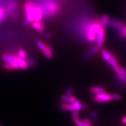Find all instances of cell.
<instances>
[{"mask_svg":"<svg viewBox=\"0 0 126 126\" xmlns=\"http://www.w3.org/2000/svg\"><path fill=\"white\" fill-rule=\"evenodd\" d=\"M94 100L98 103H104L111 101V94L107 93L96 94L94 97Z\"/></svg>","mask_w":126,"mask_h":126,"instance_id":"1","label":"cell"},{"mask_svg":"<svg viewBox=\"0 0 126 126\" xmlns=\"http://www.w3.org/2000/svg\"><path fill=\"white\" fill-rule=\"evenodd\" d=\"M105 38V31L104 29L101 28L96 34V44L98 48H100L103 45Z\"/></svg>","mask_w":126,"mask_h":126,"instance_id":"2","label":"cell"},{"mask_svg":"<svg viewBox=\"0 0 126 126\" xmlns=\"http://www.w3.org/2000/svg\"><path fill=\"white\" fill-rule=\"evenodd\" d=\"M115 71L117 74V79L121 83H126V69L121 67H118Z\"/></svg>","mask_w":126,"mask_h":126,"instance_id":"3","label":"cell"},{"mask_svg":"<svg viewBox=\"0 0 126 126\" xmlns=\"http://www.w3.org/2000/svg\"><path fill=\"white\" fill-rule=\"evenodd\" d=\"M34 21H40L43 15V11L42 8L35 5L33 11Z\"/></svg>","mask_w":126,"mask_h":126,"instance_id":"4","label":"cell"},{"mask_svg":"<svg viewBox=\"0 0 126 126\" xmlns=\"http://www.w3.org/2000/svg\"><path fill=\"white\" fill-rule=\"evenodd\" d=\"M109 24L111 26L112 29L116 30H120L125 26L124 23L117 19H112L111 21H109Z\"/></svg>","mask_w":126,"mask_h":126,"instance_id":"5","label":"cell"},{"mask_svg":"<svg viewBox=\"0 0 126 126\" xmlns=\"http://www.w3.org/2000/svg\"><path fill=\"white\" fill-rule=\"evenodd\" d=\"M17 5V4L16 1H12L7 4L6 6L5 7V10L8 15L9 14L13 13V12H14L16 9Z\"/></svg>","mask_w":126,"mask_h":126,"instance_id":"6","label":"cell"},{"mask_svg":"<svg viewBox=\"0 0 126 126\" xmlns=\"http://www.w3.org/2000/svg\"><path fill=\"white\" fill-rule=\"evenodd\" d=\"M102 28L99 23H94L90 25L88 28V33L96 34Z\"/></svg>","mask_w":126,"mask_h":126,"instance_id":"7","label":"cell"},{"mask_svg":"<svg viewBox=\"0 0 126 126\" xmlns=\"http://www.w3.org/2000/svg\"><path fill=\"white\" fill-rule=\"evenodd\" d=\"M17 56L9 54H3L2 56V60L5 63L11 64L13 62H16Z\"/></svg>","mask_w":126,"mask_h":126,"instance_id":"8","label":"cell"},{"mask_svg":"<svg viewBox=\"0 0 126 126\" xmlns=\"http://www.w3.org/2000/svg\"><path fill=\"white\" fill-rule=\"evenodd\" d=\"M35 6V3L33 1H27L24 4V11H25V13L26 14V15L32 12L34 9Z\"/></svg>","mask_w":126,"mask_h":126,"instance_id":"9","label":"cell"},{"mask_svg":"<svg viewBox=\"0 0 126 126\" xmlns=\"http://www.w3.org/2000/svg\"><path fill=\"white\" fill-rule=\"evenodd\" d=\"M60 108L64 111H70L72 112L75 111L76 110L72 104L68 102H62L60 105Z\"/></svg>","mask_w":126,"mask_h":126,"instance_id":"10","label":"cell"},{"mask_svg":"<svg viewBox=\"0 0 126 126\" xmlns=\"http://www.w3.org/2000/svg\"><path fill=\"white\" fill-rule=\"evenodd\" d=\"M16 62H17L19 67L23 69H26L29 67V63L25 60V59H22L17 56Z\"/></svg>","mask_w":126,"mask_h":126,"instance_id":"11","label":"cell"},{"mask_svg":"<svg viewBox=\"0 0 126 126\" xmlns=\"http://www.w3.org/2000/svg\"><path fill=\"white\" fill-rule=\"evenodd\" d=\"M77 126H92V121L88 118H85L83 120L78 119L75 121Z\"/></svg>","mask_w":126,"mask_h":126,"instance_id":"12","label":"cell"},{"mask_svg":"<svg viewBox=\"0 0 126 126\" xmlns=\"http://www.w3.org/2000/svg\"><path fill=\"white\" fill-rule=\"evenodd\" d=\"M43 53L46 58L48 59H51L53 56V49L50 45H46V49L43 51Z\"/></svg>","mask_w":126,"mask_h":126,"instance_id":"13","label":"cell"},{"mask_svg":"<svg viewBox=\"0 0 126 126\" xmlns=\"http://www.w3.org/2000/svg\"><path fill=\"white\" fill-rule=\"evenodd\" d=\"M109 23V16L107 15H104L101 17L100 19L99 24H100L102 28L105 29L107 27Z\"/></svg>","mask_w":126,"mask_h":126,"instance_id":"14","label":"cell"},{"mask_svg":"<svg viewBox=\"0 0 126 126\" xmlns=\"http://www.w3.org/2000/svg\"><path fill=\"white\" fill-rule=\"evenodd\" d=\"M90 92L94 94H100L102 93H105L106 92V89L104 87L100 86H93L90 89Z\"/></svg>","mask_w":126,"mask_h":126,"instance_id":"15","label":"cell"},{"mask_svg":"<svg viewBox=\"0 0 126 126\" xmlns=\"http://www.w3.org/2000/svg\"><path fill=\"white\" fill-rule=\"evenodd\" d=\"M8 16L5 10V7L0 5V25L5 20Z\"/></svg>","mask_w":126,"mask_h":126,"instance_id":"16","label":"cell"},{"mask_svg":"<svg viewBox=\"0 0 126 126\" xmlns=\"http://www.w3.org/2000/svg\"><path fill=\"white\" fill-rule=\"evenodd\" d=\"M101 53L102 57H103L104 60L107 62H108L110 59L113 56L111 54V53L108 52V51L105 49H102L101 50Z\"/></svg>","mask_w":126,"mask_h":126,"instance_id":"17","label":"cell"},{"mask_svg":"<svg viewBox=\"0 0 126 126\" xmlns=\"http://www.w3.org/2000/svg\"><path fill=\"white\" fill-rule=\"evenodd\" d=\"M107 62L109 63L110 66H111L115 70L118 67H119V65H118V62L116 60V59L113 57V56L110 58Z\"/></svg>","mask_w":126,"mask_h":126,"instance_id":"18","label":"cell"},{"mask_svg":"<svg viewBox=\"0 0 126 126\" xmlns=\"http://www.w3.org/2000/svg\"><path fill=\"white\" fill-rule=\"evenodd\" d=\"M61 99L63 101L68 102V103L70 104H72L73 102H74L75 101H76L77 100L76 98L74 96H68L66 95L62 96Z\"/></svg>","mask_w":126,"mask_h":126,"instance_id":"19","label":"cell"},{"mask_svg":"<svg viewBox=\"0 0 126 126\" xmlns=\"http://www.w3.org/2000/svg\"><path fill=\"white\" fill-rule=\"evenodd\" d=\"M72 104L74 106V108L75 109L76 111H80L82 109V104H81V102L79 101H78L77 99L76 101H75L74 102H73Z\"/></svg>","mask_w":126,"mask_h":126,"instance_id":"20","label":"cell"},{"mask_svg":"<svg viewBox=\"0 0 126 126\" xmlns=\"http://www.w3.org/2000/svg\"><path fill=\"white\" fill-rule=\"evenodd\" d=\"M87 38L89 41L94 42L96 40V34L91 33H87Z\"/></svg>","mask_w":126,"mask_h":126,"instance_id":"21","label":"cell"},{"mask_svg":"<svg viewBox=\"0 0 126 126\" xmlns=\"http://www.w3.org/2000/svg\"><path fill=\"white\" fill-rule=\"evenodd\" d=\"M18 56L19 58L22 59H25L26 57V53L25 51L23 49H19L18 52Z\"/></svg>","mask_w":126,"mask_h":126,"instance_id":"22","label":"cell"},{"mask_svg":"<svg viewBox=\"0 0 126 126\" xmlns=\"http://www.w3.org/2000/svg\"><path fill=\"white\" fill-rule=\"evenodd\" d=\"M36 44L37 45V46L39 47V48L41 49V50L42 51H44L45 49H46V45H45V44H44L43 42H42L40 41H36Z\"/></svg>","mask_w":126,"mask_h":126,"instance_id":"23","label":"cell"},{"mask_svg":"<svg viewBox=\"0 0 126 126\" xmlns=\"http://www.w3.org/2000/svg\"><path fill=\"white\" fill-rule=\"evenodd\" d=\"M119 33L122 38H126V26H124L119 31Z\"/></svg>","mask_w":126,"mask_h":126,"instance_id":"24","label":"cell"},{"mask_svg":"<svg viewBox=\"0 0 126 126\" xmlns=\"http://www.w3.org/2000/svg\"><path fill=\"white\" fill-rule=\"evenodd\" d=\"M42 23L39 21H33L32 23V26L33 27L34 29L38 30L39 27H40Z\"/></svg>","mask_w":126,"mask_h":126,"instance_id":"25","label":"cell"},{"mask_svg":"<svg viewBox=\"0 0 126 126\" xmlns=\"http://www.w3.org/2000/svg\"><path fill=\"white\" fill-rule=\"evenodd\" d=\"M111 98L112 100H120L122 99V96L119 94H111Z\"/></svg>","mask_w":126,"mask_h":126,"instance_id":"26","label":"cell"},{"mask_svg":"<svg viewBox=\"0 0 126 126\" xmlns=\"http://www.w3.org/2000/svg\"><path fill=\"white\" fill-rule=\"evenodd\" d=\"M79 116V111H75L73 112L72 116V120L74 122H75V121H76L77 120L79 119H78Z\"/></svg>","mask_w":126,"mask_h":126,"instance_id":"27","label":"cell"},{"mask_svg":"<svg viewBox=\"0 0 126 126\" xmlns=\"http://www.w3.org/2000/svg\"><path fill=\"white\" fill-rule=\"evenodd\" d=\"M2 67L3 68H4L5 69H7L9 70H13L14 69L13 67L10 64H8V63H4V64L2 65Z\"/></svg>","mask_w":126,"mask_h":126,"instance_id":"28","label":"cell"},{"mask_svg":"<svg viewBox=\"0 0 126 126\" xmlns=\"http://www.w3.org/2000/svg\"><path fill=\"white\" fill-rule=\"evenodd\" d=\"M98 48L97 47H93V48L90 51L89 54V56H91V55L96 54L97 52H98Z\"/></svg>","mask_w":126,"mask_h":126,"instance_id":"29","label":"cell"},{"mask_svg":"<svg viewBox=\"0 0 126 126\" xmlns=\"http://www.w3.org/2000/svg\"><path fill=\"white\" fill-rule=\"evenodd\" d=\"M73 93V90L72 87H68L66 91V95L68 96H72Z\"/></svg>","mask_w":126,"mask_h":126,"instance_id":"30","label":"cell"},{"mask_svg":"<svg viewBox=\"0 0 126 126\" xmlns=\"http://www.w3.org/2000/svg\"><path fill=\"white\" fill-rule=\"evenodd\" d=\"M89 113H90V116L92 117V118L93 119L96 120L98 119V117L97 114L95 112H94L93 111H90Z\"/></svg>","mask_w":126,"mask_h":126,"instance_id":"31","label":"cell"},{"mask_svg":"<svg viewBox=\"0 0 126 126\" xmlns=\"http://www.w3.org/2000/svg\"><path fill=\"white\" fill-rule=\"evenodd\" d=\"M13 67V68L14 69H20V67H19V66L18 65V64L17 63V62H13L11 64H10Z\"/></svg>","mask_w":126,"mask_h":126,"instance_id":"32","label":"cell"},{"mask_svg":"<svg viewBox=\"0 0 126 126\" xmlns=\"http://www.w3.org/2000/svg\"><path fill=\"white\" fill-rule=\"evenodd\" d=\"M44 29H45V25H44V24L42 22L40 27H39V28L37 30L38 32L39 33H42L44 31Z\"/></svg>","mask_w":126,"mask_h":126,"instance_id":"33","label":"cell"},{"mask_svg":"<svg viewBox=\"0 0 126 126\" xmlns=\"http://www.w3.org/2000/svg\"><path fill=\"white\" fill-rule=\"evenodd\" d=\"M44 37L45 38H49L51 37V35L49 33H46V34H45L44 35Z\"/></svg>","mask_w":126,"mask_h":126,"instance_id":"34","label":"cell"},{"mask_svg":"<svg viewBox=\"0 0 126 126\" xmlns=\"http://www.w3.org/2000/svg\"><path fill=\"white\" fill-rule=\"evenodd\" d=\"M88 106L86 104H82V109H87L88 108Z\"/></svg>","mask_w":126,"mask_h":126,"instance_id":"35","label":"cell"},{"mask_svg":"<svg viewBox=\"0 0 126 126\" xmlns=\"http://www.w3.org/2000/svg\"><path fill=\"white\" fill-rule=\"evenodd\" d=\"M122 123L126 125V116L123 118V119H122Z\"/></svg>","mask_w":126,"mask_h":126,"instance_id":"36","label":"cell"},{"mask_svg":"<svg viewBox=\"0 0 126 126\" xmlns=\"http://www.w3.org/2000/svg\"><path fill=\"white\" fill-rule=\"evenodd\" d=\"M0 126H4L3 125H2V124H0Z\"/></svg>","mask_w":126,"mask_h":126,"instance_id":"37","label":"cell"}]
</instances>
